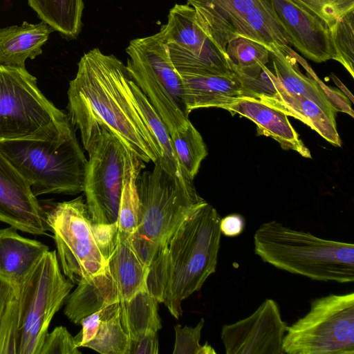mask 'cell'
<instances>
[{
	"label": "cell",
	"instance_id": "6da1fadb",
	"mask_svg": "<svg viewBox=\"0 0 354 354\" xmlns=\"http://www.w3.org/2000/svg\"><path fill=\"white\" fill-rule=\"evenodd\" d=\"M124 65L99 48L84 53L68 89V117L80 130L84 148L102 128L143 162H155L161 151L134 100Z\"/></svg>",
	"mask_w": 354,
	"mask_h": 354
},
{
	"label": "cell",
	"instance_id": "7a4b0ae2",
	"mask_svg": "<svg viewBox=\"0 0 354 354\" xmlns=\"http://www.w3.org/2000/svg\"><path fill=\"white\" fill-rule=\"evenodd\" d=\"M221 218L205 201L176 227L149 267L148 292L176 319L183 313L182 301L216 271Z\"/></svg>",
	"mask_w": 354,
	"mask_h": 354
},
{
	"label": "cell",
	"instance_id": "3957f363",
	"mask_svg": "<svg viewBox=\"0 0 354 354\" xmlns=\"http://www.w3.org/2000/svg\"><path fill=\"white\" fill-rule=\"evenodd\" d=\"M192 182L183 170L162 158L154 162L152 171L139 174L138 225L128 241L147 267L176 227L205 202Z\"/></svg>",
	"mask_w": 354,
	"mask_h": 354
},
{
	"label": "cell",
	"instance_id": "277c9868",
	"mask_svg": "<svg viewBox=\"0 0 354 354\" xmlns=\"http://www.w3.org/2000/svg\"><path fill=\"white\" fill-rule=\"evenodd\" d=\"M254 245L263 261L280 270L317 281H354L353 243L319 238L272 221L256 230Z\"/></svg>",
	"mask_w": 354,
	"mask_h": 354
},
{
	"label": "cell",
	"instance_id": "5b68a950",
	"mask_svg": "<svg viewBox=\"0 0 354 354\" xmlns=\"http://www.w3.org/2000/svg\"><path fill=\"white\" fill-rule=\"evenodd\" d=\"M71 122L46 140L0 142V151L28 183L32 194L84 192L87 160Z\"/></svg>",
	"mask_w": 354,
	"mask_h": 354
},
{
	"label": "cell",
	"instance_id": "8992f818",
	"mask_svg": "<svg viewBox=\"0 0 354 354\" xmlns=\"http://www.w3.org/2000/svg\"><path fill=\"white\" fill-rule=\"evenodd\" d=\"M70 122L25 68L0 65V142L46 140Z\"/></svg>",
	"mask_w": 354,
	"mask_h": 354
},
{
	"label": "cell",
	"instance_id": "52a82bcc",
	"mask_svg": "<svg viewBox=\"0 0 354 354\" xmlns=\"http://www.w3.org/2000/svg\"><path fill=\"white\" fill-rule=\"evenodd\" d=\"M207 34L226 55L229 41L237 37L266 46L285 48L291 38L271 0H187Z\"/></svg>",
	"mask_w": 354,
	"mask_h": 354
},
{
	"label": "cell",
	"instance_id": "ba28073f",
	"mask_svg": "<svg viewBox=\"0 0 354 354\" xmlns=\"http://www.w3.org/2000/svg\"><path fill=\"white\" fill-rule=\"evenodd\" d=\"M73 288L62 273L56 251L46 252L19 286L17 354H39L55 314Z\"/></svg>",
	"mask_w": 354,
	"mask_h": 354
},
{
	"label": "cell",
	"instance_id": "9c48e42d",
	"mask_svg": "<svg viewBox=\"0 0 354 354\" xmlns=\"http://www.w3.org/2000/svg\"><path fill=\"white\" fill-rule=\"evenodd\" d=\"M288 354H354V293L313 299L307 314L287 326Z\"/></svg>",
	"mask_w": 354,
	"mask_h": 354
},
{
	"label": "cell",
	"instance_id": "30bf717a",
	"mask_svg": "<svg viewBox=\"0 0 354 354\" xmlns=\"http://www.w3.org/2000/svg\"><path fill=\"white\" fill-rule=\"evenodd\" d=\"M45 212L64 275L77 283L104 272L107 261L95 240L82 196L58 203Z\"/></svg>",
	"mask_w": 354,
	"mask_h": 354
},
{
	"label": "cell",
	"instance_id": "8fae6325",
	"mask_svg": "<svg viewBox=\"0 0 354 354\" xmlns=\"http://www.w3.org/2000/svg\"><path fill=\"white\" fill-rule=\"evenodd\" d=\"M88 154L84 192L91 221L113 223L118 221L126 148L107 129L102 128L85 148Z\"/></svg>",
	"mask_w": 354,
	"mask_h": 354
},
{
	"label": "cell",
	"instance_id": "7c38bea8",
	"mask_svg": "<svg viewBox=\"0 0 354 354\" xmlns=\"http://www.w3.org/2000/svg\"><path fill=\"white\" fill-rule=\"evenodd\" d=\"M172 64L180 75H231L227 56L201 24L195 9L176 4L162 26Z\"/></svg>",
	"mask_w": 354,
	"mask_h": 354
},
{
	"label": "cell",
	"instance_id": "4fadbf2b",
	"mask_svg": "<svg viewBox=\"0 0 354 354\" xmlns=\"http://www.w3.org/2000/svg\"><path fill=\"white\" fill-rule=\"evenodd\" d=\"M287 324L278 304L266 299L250 315L221 328L226 354H283Z\"/></svg>",
	"mask_w": 354,
	"mask_h": 354
},
{
	"label": "cell",
	"instance_id": "5bb4252c",
	"mask_svg": "<svg viewBox=\"0 0 354 354\" xmlns=\"http://www.w3.org/2000/svg\"><path fill=\"white\" fill-rule=\"evenodd\" d=\"M0 221L36 235L50 230L46 212L26 180L0 151Z\"/></svg>",
	"mask_w": 354,
	"mask_h": 354
},
{
	"label": "cell",
	"instance_id": "9a60e30c",
	"mask_svg": "<svg viewBox=\"0 0 354 354\" xmlns=\"http://www.w3.org/2000/svg\"><path fill=\"white\" fill-rule=\"evenodd\" d=\"M253 97L292 116L317 131L330 143L341 147L336 121L332 120L315 102L286 91L274 74L265 66L256 85Z\"/></svg>",
	"mask_w": 354,
	"mask_h": 354
},
{
	"label": "cell",
	"instance_id": "2e32d148",
	"mask_svg": "<svg viewBox=\"0 0 354 354\" xmlns=\"http://www.w3.org/2000/svg\"><path fill=\"white\" fill-rule=\"evenodd\" d=\"M293 45L306 58L321 63L335 59L328 26L291 0H271Z\"/></svg>",
	"mask_w": 354,
	"mask_h": 354
},
{
	"label": "cell",
	"instance_id": "e0dca14e",
	"mask_svg": "<svg viewBox=\"0 0 354 354\" xmlns=\"http://www.w3.org/2000/svg\"><path fill=\"white\" fill-rule=\"evenodd\" d=\"M223 109L252 120L257 124L259 135L271 137L283 149L294 150L305 158H311L309 149L290 124L288 115L280 109L249 96L235 100Z\"/></svg>",
	"mask_w": 354,
	"mask_h": 354
},
{
	"label": "cell",
	"instance_id": "ac0fdd59",
	"mask_svg": "<svg viewBox=\"0 0 354 354\" xmlns=\"http://www.w3.org/2000/svg\"><path fill=\"white\" fill-rule=\"evenodd\" d=\"M183 80L185 102L188 113L202 108H221L243 97H252L254 91L234 73L231 75H185Z\"/></svg>",
	"mask_w": 354,
	"mask_h": 354
},
{
	"label": "cell",
	"instance_id": "d6986e66",
	"mask_svg": "<svg viewBox=\"0 0 354 354\" xmlns=\"http://www.w3.org/2000/svg\"><path fill=\"white\" fill-rule=\"evenodd\" d=\"M129 56L126 65L131 78L146 95L167 127L170 136L186 127L189 114L174 100L163 84L133 51L126 48Z\"/></svg>",
	"mask_w": 354,
	"mask_h": 354
},
{
	"label": "cell",
	"instance_id": "ffe728a7",
	"mask_svg": "<svg viewBox=\"0 0 354 354\" xmlns=\"http://www.w3.org/2000/svg\"><path fill=\"white\" fill-rule=\"evenodd\" d=\"M15 230H0V277L19 288L49 248L40 241L21 236Z\"/></svg>",
	"mask_w": 354,
	"mask_h": 354
},
{
	"label": "cell",
	"instance_id": "44dd1931",
	"mask_svg": "<svg viewBox=\"0 0 354 354\" xmlns=\"http://www.w3.org/2000/svg\"><path fill=\"white\" fill-rule=\"evenodd\" d=\"M274 75L280 85L288 92L300 95L318 104L333 120L338 111L327 100L317 81L307 72L299 69L296 53L290 46H271L270 50Z\"/></svg>",
	"mask_w": 354,
	"mask_h": 354
},
{
	"label": "cell",
	"instance_id": "7402d4cb",
	"mask_svg": "<svg viewBox=\"0 0 354 354\" xmlns=\"http://www.w3.org/2000/svg\"><path fill=\"white\" fill-rule=\"evenodd\" d=\"M64 314L74 324L85 317L120 301L117 284L107 266L106 270L88 279H81L66 298Z\"/></svg>",
	"mask_w": 354,
	"mask_h": 354
},
{
	"label": "cell",
	"instance_id": "603a6c76",
	"mask_svg": "<svg viewBox=\"0 0 354 354\" xmlns=\"http://www.w3.org/2000/svg\"><path fill=\"white\" fill-rule=\"evenodd\" d=\"M53 31L43 21L0 28V65L25 68L27 59L42 53L41 47Z\"/></svg>",
	"mask_w": 354,
	"mask_h": 354
},
{
	"label": "cell",
	"instance_id": "cb8c5ba5",
	"mask_svg": "<svg viewBox=\"0 0 354 354\" xmlns=\"http://www.w3.org/2000/svg\"><path fill=\"white\" fill-rule=\"evenodd\" d=\"M107 268L117 284L120 301L129 300L147 290L149 267L136 255L128 239L118 236L116 246L107 260Z\"/></svg>",
	"mask_w": 354,
	"mask_h": 354
},
{
	"label": "cell",
	"instance_id": "d4e9b609",
	"mask_svg": "<svg viewBox=\"0 0 354 354\" xmlns=\"http://www.w3.org/2000/svg\"><path fill=\"white\" fill-rule=\"evenodd\" d=\"M158 301L148 292L141 291L127 301H119L122 326L129 340L139 339L162 328Z\"/></svg>",
	"mask_w": 354,
	"mask_h": 354
},
{
	"label": "cell",
	"instance_id": "484cf974",
	"mask_svg": "<svg viewBox=\"0 0 354 354\" xmlns=\"http://www.w3.org/2000/svg\"><path fill=\"white\" fill-rule=\"evenodd\" d=\"M43 22L53 30L75 37L82 26L83 0H28Z\"/></svg>",
	"mask_w": 354,
	"mask_h": 354
},
{
	"label": "cell",
	"instance_id": "4316f807",
	"mask_svg": "<svg viewBox=\"0 0 354 354\" xmlns=\"http://www.w3.org/2000/svg\"><path fill=\"white\" fill-rule=\"evenodd\" d=\"M145 167L141 160L126 149L124 176L117 221L120 238L128 239L137 228L139 212L137 178Z\"/></svg>",
	"mask_w": 354,
	"mask_h": 354
},
{
	"label": "cell",
	"instance_id": "83f0119b",
	"mask_svg": "<svg viewBox=\"0 0 354 354\" xmlns=\"http://www.w3.org/2000/svg\"><path fill=\"white\" fill-rule=\"evenodd\" d=\"M225 53L233 73L242 81L259 77L269 62L270 51L266 46L243 37L229 41Z\"/></svg>",
	"mask_w": 354,
	"mask_h": 354
},
{
	"label": "cell",
	"instance_id": "f1b7e54d",
	"mask_svg": "<svg viewBox=\"0 0 354 354\" xmlns=\"http://www.w3.org/2000/svg\"><path fill=\"white\" fill-rule=\"evenodd\" d=\"M19 288L0 277V354H17Z\"/></svg>",
	"mask_w": 354,
	"mask_h": 354
},
{
	"label": "cell",
	"instance_id": "f546056e",
	"mask_svg": "<svg viewBox=\"0 0 354 354\" xmlns=\"http://www.w3.org/2000/svg\"><path fill=\"white\" fill-rule=\"evenodd\" d=\"M129 344V335L121 324L118 302L104 309L96 335L84 347L102 354H127Z\"/></svg>",
	"mask_w": 354,
	"mask_h": 354
},
{
	"label": "cell",
	"instance_id": "4dcf8cb0",
	"mask_svg": "<svg viewBox=\"0 0 354 354\" xmlns=\"http://www.w3.org/2000/svg\"><path fill=\"white\" fill-rule=\"evenodd\" d=\"M171 142L180 168L193 180L207 155L202 136L189 122L186 127L171 135Z\"/></svg>",
	"mask_w": 354,
	"mask_h": 354
},
{
	"label": "cell",
	"instance_id": "1f68e13d",
	"mask_svg": "<svg viewBox=\"0 0 354 354\" xmlns=\"http://www.w3.org/2000/svg\"><path fill=\"white\" fill-rule=\"evenodd\" d=\"M130 84L139 111L160 149V158L182 169L173 151L171 136L165 124L146 95L132 79L130 81Z\"/></svg>",
	"mask_w": 354,
	"mask_h": 354
},
{
	"label": "cell",
	"instance_id": "d6a6232c",
	"mask_svg": "<svg viewBox=\"0 0 354 354\" xmlns=\"http://www.w3.org/2000/svg\"><path fill=\"white\" fill-rule=\"evenodd\" d=\"M335 52V61L339 62L354 76V9L350 10L329 27Z\"/></svg>",
	"mask_w": 354,
	"mask_h": 354
},
{
	"label": "cell",
	"instance_id": "836d02e7",
	"mask_svg": "<svg viewBox=\"0 0 354 354\" xmlns=\"http://www.w3.org/2000/svg\"><path fill=\"white\" fill-rule=\"evenodd\" d=\"M311 15L319 17L329 28L354 9V0H291Z\"/></svg>",
	"mask_w": 354,
	"mask_h": 354
},
{
	"label": "cell",
	"instance_id": "e575fe53",
	"mask_svg": "<svg viewBox=\"0 0 354 354\" xmlns=\"http://www.w3.org/2000/svg\"><path fill=\"white\" fill-rule=\"evenodd\" d=\"M205 319L201 318L194 326L181 327L178 324L174 326L176 341L173 354H215L214 349L206 342L200 344V339Z\"/></svg>",
	"mask_w": 354,
	"mask_h": 354
},
{
	"label": "cell",
	"instance_id": "d590c367",
	"mask_svg": "<svg viewBox=\"0 0 354 354\" xmlns=\"http://www.w3.org/2000/svg\"><path fill=\"white\" fill-rule=\"evenodd\" d=\"M39 354H81L75 337L64 326L48 333Z\"/></svg>",
	"mask_w": 354,
	"mask_h": 354
},
{
	"label": "cell",
	"instance_id": "8d00e7d4",
	"mask_svg": "<svg viewBox=\"0 0 354 354\" xmlns=\"http://www.w3.org/2000/svg\"><path fill=\"white\" fill-rule=\"evenodd\" d=\"M91 226L96 243L107 261L118 243V223H92Z\"/></svg>",
	"mask_w": 354,
	"mask_h": 354
},
{
	"label": "cell",
	"instance_id": "74e56055",
	"mask_svg": "<svg viewBox=\"0 0 354 354\" xmlns=\"http://www.w3.org/2000/svg\"><path fill=\"white\" fill-rule=\"evenodd\" d=\"M104 309L99 310L81 320L80 324H82V329L75 337L78 348L84 346V344L92 340L96 335Z\"/></svg>",
	"mask_w": 354,
	"mask_h": 354
},
{
	"label": "cell",
	"instance_id": "f35d334b",
	"mask_svg": "<svg viewBox=\"0 0 354 354\" xmlns=\"http://www.w3.org/2000/svg\"><path fill=\"white\" fill-rule=\"evenodd\" d=\"M158 333H149L145 336L129 340L127 354H158Z\"/></svg>",
	"mask_w": 354,
	"mask_h": 354
},
{
	"label": "cell",
	"instance_id": "ab89813d",
	"mask_svg": "<svg viewBox=\"0 0 354 354\" xmlns=\"http://www.w3.org/2000/svg\"><path fill=\"white\" fill-rule=\"evenodd\" d=\"M245 228V219L238 214H229L220 221L221 234L228 237H234L241 234Z\"/></svg>",
	"mask_w": 354,
	"mask_h": 354
},
{
	"label": "cell",
	"instance_id": "60d3db41",
	"mask_svg": "<svg viewBox=\"0 0 354 354\" xmlns=\"http://www.w3.org/2000/svg\"><path fill=\"white\" fill-rule=\"evenodd\" d=\"M331 78L334 83L338 86L339 90L342 91L351 101L353 102V96L352 93L347 89L345 85L341 82V80L333 73L331 74Z\"/></svg>",
	"mask_w": 354,
	"mask_h": 354
}]
</instances>
